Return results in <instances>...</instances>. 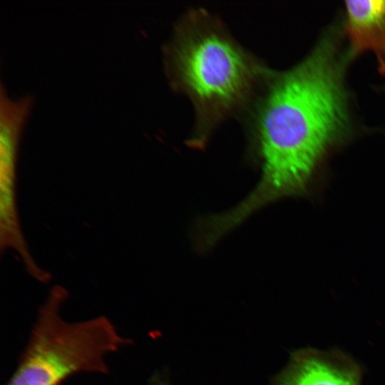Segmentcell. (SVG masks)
<instances>
[{
  "label": "cell",
  "instance_id": "cell-1",
  "mask_svg": "<svg viewBox=\"0 0 385 385\" xmlns=\"http://www.w3.org/2000/svg\"><path fill=\"white\" fill-rule=\"evenodd\" d=\"M337 47L325 37L301 63L271 82L257 111L255 152L262 175L227 212L237 227L260 209L302 193L346 122Z\"/></svg>",
  "mask_w": 385,
  "mask_h": 385
},
{
  "label": "cell",
  "instance_id": "cell-2",
  "mask_svg": "<svg viewBox=\"0 0 385 385\" xmlns=\"http://www.w3.org/2000/svg\"><path fill=\"white\" fill-rule=\"evenodd\" d=\"M217 22L194 11L180 24L165 56L170 79L198 116L197 142L247 98L261 69Z\"/></svg>",
  "mask_w": 385,
  "mask_h": 385
},
{
  "label": "cell",
  "instance_id": "cell-3",
  "mask_svg": "<svg viewBox=\"0 0 385 385\" xmlns=\"http://www.w3.org/2000/svg\"><path fill=\"white\" fill-rule=\"evenodd\" d=\"M66 297L60 287L52 289L7 385H59L77 372L106 374L105 356L130 342L103 316L81 322H64L59 309Z\"/></svg>",
  "mask_w": 385,
  "mask_h": 385
},
{
  "label": "cell",
  "instance_id": "cell-4",
  "mask_svg": "<svg viewBox=\"0 0 385 385\" xmlns=\"http://www.w3.org/2000/svg\"><path fill=\"white\" fill-rule=\"evenodd\" d=\"M361 369L338 350L304 349L292 355L274 385H361Z\"/></svg>",
  "mask_w": 385,
  "mask_h": 385
},
{
  "label": "cell",
  "instance_id": "cell-5",
  "mask_svg": "<svg viewBox=\"0 0 385 385\" xmlns=\"http://www.w3.org/2000/svg\"><path fill=\"white\" fill-rule=\"evenodd\" d=\"M345 8L351 53L373 52L384 71L385 1H347Z\"/></svg>",
  "mask_w": 385,
  "mask_h": 385
}]
</instances>
